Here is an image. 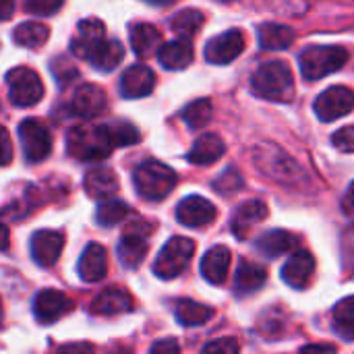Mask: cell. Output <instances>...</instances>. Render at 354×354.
I'll return each mask as SVG.
<instances>
[{
    "label": "cell",
    "instance_id": "cell-1",
    "mask_svg": "<svg viewBox=\"0 0 354 354\" xmlns=\"http://www.w3.org/2000/svg\"><path fill=\"white\" fill-rule=\"evenodd\" d=\"M68 153L81 162L106 160L116 147L108 124H81L73 127L66 137Z\"/></svg>",
    "mask_w": 354,
    "mask_h": 354
},
{
    "label": "cell",
    "instance_id": "cell-2",
    "mask_svg": "<svg viewBox=\"0 0 354 354\" xmlns=\"http://www.w3.org/2000/svg\"><path fill=\"white\" fill-rule=\"evenodd\" d=\"M251 87L263 100L292 102L295 97L292 71L284 60H272V62L261 64L251 77Z\"/></svg>",
    "mask_w": 354,
    "mask_h": 354
},
{
    "label": "cell",
    "instance_id": "cell-3",
    "mask_svg": "<svg viewBox=\"0 0 354 354\" xmlns=\"http://www.w3.org/2000/svg\"><path fill=\"white\" fill-rule=\"evenodd\" d=\"M176 180H178L176 172L158 160H147L141 166H137V170L133 172L135 189L147 201L166 199L174 191Z\"/></svg>",
    "mask_w": 354,
    "mask_h": 354
},
{
    "label": "cell",
    "instance_id": "cell-4",
    "mask_svg": "<svg viewBox=\"0 0 354 354\" xmlns=\"http://www.w3.org/2000/svg\"><path fill=\"white\" fill-rule=\"evenodd\" d=\"M351 54L342 46H309L301 54V73L307 81L324 79L340 71L348 62Z\"/></svg>",
    "mask_w": 354,
    "mask_h": 354
},
{
    "label": "cell",
    "instance_id": "cell-5",
    "mask_svg": "<svg viewBox=\"0 0 354 354\" xmlns=\"http://www.w3.org/2000/svg\"><path fill=\"white\" fill-rule=\"evenodd\" d=\"M195 253V243L187 236H174L170 239L164 249L160 251V255L156 257L153 263V274L162 280H172L176 276H180L187 266L191 263Z\"/></svg>",
    "mask_w": 354,
    "mask_h": 354
},
{
    "label": "cell",
    "instance_id": "cell-6",
    "mask_svg": "<svg viewBox=\"0 0 354 354\" xmlns=\"http://www.w3.org/2000/svg\"><path fill=\"white\" fill-rule=\"evenodd\" d=\"M8 97L19 108H29L44 97V85L35 71L27 66H15L6 73Z\"/></svg>",
    "mask_w": 354,
    "mask_h": 354
},
{
    "label": "cell",
    "instance_id": "cell-7",
    "mask_svg": "<svg viewBox=\"0 0 354 354\" xmlns=\"http://www.w3.org/2000/svg\"><path fill=\"white\" fill-rule=\"evenodd\" d=\"M153 226L143 222V220H135L124 228V234L118 243V259L124 268H139V263L145 259L147 251H149V234H151Z\"/></svg>",
    "mask_w": 354,
    "mask_h": 354
},
{
    "label": "cell",
    "instance_id": "cell-8",
    "mask_svg": "<svg viewBox=\"0 0 354 354\" xmlns=\"http://www.w3.org/2000/svg\"><path fill=\"white\" fill-rule=\"evenodd\" d=\"M19 139L23 145L25 160L31 164H37L46 160L52 151V135L46 129L44 122L35 118H27L19 124Z\"/></svg>",
    "mask_w": 354,
    "mask_h": 354
},
{
    "label": "cell",
    "instance_id": "cell-9",
    "mask_svg": "<svg viewBox=\"0 0 354 354\" xmlns=\"http://www.w3.org/2000/svg\"><path fill=\"white\" fill-rule=\"evenodd\" d=\"M313 110L322 122H334L354 110V91L346 85H332L315 100Z\"/></svg>",
    "mask_w": 354,
    "mask_h": 354
},
{
    "label": "cell",
    "instance_id": "cell-10",
    "mask_svg": "<svg viewBox=\"0 0 354 354\" xmlns=\"http://www.w3.org/2000/svg\"><path fill=\"white\" fill-rule=\"evenodd\" d=\"M245 44V33L241 29H228L205 44L203 56L212 64H228L243 54Z\"/></svg>",
    "mask_w": 354,
    "mask_h": 354
},
{
    "label": "cell",
    "instance_id": "cell-11",
    "mask_svg": "<svg viewBox=\"0 0 354 354\" xmlns=\"http://www.w3.org/2000/svg\"><path fill=\"white\" fill-rule=\"evenodd\" d=\"M73 309H75V301L68 295H64L62 290H54V288H46V290L37 292V297L33 301V315L44 326L62 319Z\"/></svg>",
    "mask_w": 354,
    "mask_h": 354
},
{
    "label": "cell",
    "instance_id": "cell-12",
    "mask_svg": "<svg viewBox=\"0 0 354 354\" xmlns=\"http://www.w3.org/2000/svg\"><path fill=\"white\" fill-rule=\"evenodd\" d=\"M106 41V27L100 19L89 17L83 19L77 25V33L71 39V50L77 58L83 60H91V56L102 48V44Z\"/></svg>",
    "mask_w": 354,
    "mask_h": 354
},
{
    "label": "cell",
    "instance_id": "cell-13",
    "mask_svg": "<svg viewBox=\"0 0 354 354\" xmlns=\"http://www.w3.org/2000/svg\"><path fill=\"white\" fill-rule=\"evenodd\" d=\"M216 216H218L216 205L199 195H189L176 205V220L187 228L209 226L216 220Z\"/></svg>",
    "mask_w": 354,
    "mask_h": 354
},
{
    "label": "cell",
    "instance_id": "cell-14",
    "mask_svg": "<svg viewBox=\"0 0 354 354\" xmlns=\"http://www.w3.org/2000/svg\"><path fill=\"white\" fill-rule=\"evenodd\" d=\"M64 247V236L56 230H37L31 239V257L39 268H52Z\"/></svg>",
    "mask_w": 354,
    "mask_h": 354
},
{
    "label": "cell",
    "instance_id": "cell-15",
    "mask_svg": "<svg viewBox=\"0 0 354 354\" xmlns=\"http://www.w3.org/2000/svg\"><path fill=\"white\" fill-rule=\"evenodd\" d=\"M315 274V257L307 249H299L282 268V280L297 290H303Z\"/></svg>",
    "mask_w": 354,
    "mask_h": 354
},
{
    "label": "cell",
    "instance_id": "cell-16",
    "mask_svg": "<svg viewBox=\"0 0 354 354\" xmlns=\"http://www.w3.org/2000/svg\"><path fill=\"white\" fill-rule=\"evenodd\" d=\"M106 106H108L106 91L97 85L83 83L73 95L71 112L81 118H93V116H100L106 110Z\"/></svg>",
    "mask_w": 354,
    "mask_h": 354
},
{
    "label": "cell",
    "instance_id": "cell-17",
    "mask_svg": "<svg viewBox=\"0 0 354 354\" xmlns=\"http://www.w3.org/2000/svg\"><path fill=\"white\" fill-rule=\"evenodd\" d=\"M133 307H135V301L129 290L120 286H110L91 301L89 311L93 315H118V313L133 311Z\"/></svg>",
    "mask_w": 354,
    "mask_h": 354
},
{
    "label": "cell",
    "instance_id": "cell-18",
    "mask_svg": "<svg viewBox=\"0 0 354 354\" xmlns=\"http://www.w3.org/2000/svg\"><path fill=\"white\" fill-rule=\"evenodd\" d=\"M268 216H270V209H268V205H266L261 199H249V201H245L243 205H239V209L232 214L230 228H232L234 236L243 241V239H247V234H249L259 222H263Z\"/></svg>",
    "mask_w": 354,
    "mask_h": 354
},
{
    "label": "cell",
    "instance_id": "cell-19",
    "mask_svg": "<svg viewBox=\"0 0 354 354\" xmlns=\"http://www.w3.org/2000/svg\"><path fill=\"white\" fill-rule=\"evenodd\" d=\"M153 85H156L153 71L145 64H133L124 71L120 79V93L127 100H137L149 95L153 91Z\"/></svg>",
    "mask_w": 354,
    "mask_h": 354
},
{
    "label": "cell",
    "instance_id": "cell-20",
    "mask_svg": "<svg viewBox=\"0 0 354 354\" xmlns=\"http://www.w3.org/2000/svg\"><path fill=\"white\" fill-rule=\"evenodd\" d=\"M230 263H232V253L228 247L224 245H216L212 247L203 259H201V276L214 284V286H220L226 282L228 278V270H230Z\"/></svg>",
    "mask_w": 354,
    "mask_h": 354
},
{
    "label": "cell",
    "instance_id": "cell-21",
    "mask_svg": "<svg viewBox=\"0 0 354 354\" xmlns=\"http://www.w3.org/2000/svg\"><path fill=\"white\" fill-rule=\"evenodd\" d=\"M299 245H301V239L288 230H268L255 241L257 251L270 259H276L284 253H297Z\"/></svg>",
    "mask_w": 354,
    "mask_h": 354
},
{
    "label": "cell",
    "instance_id": "cell-22",
    "mask_svg": "<svg viewBox=\"0 0 354 354\" xmlns=\"http://www.w3.org/2000/svg\"><path fill=\"white\" fill-rule=\"evenodd\" d=\"M108 274V253L102 245L89 243L79 259V276L83 282H102Z\"/></svg>",
    "mask_w": 354,
    "mask_h": 354
},
{
    "label": "cell",
    "instance_id": "cell-23",
    "mask_svg": "<svg viewBox=\"0 0 354 354\" xmlns=\"http://www.w3.org/2000/svg\"><path fill=\"white\" fill-rule=\"evenodd\" d=\"M118 176L114 174V170L110 168H91L85 174V191L91 199L97 201H110L116 193H118Z\"/></svg>",
    "mask_w": 354,
    "mask_h": 354
},
{
    "label": "cell",
    "instance_id": "cell-24",
    "mask_svg": "<svg viewBox=\"0 0 354 354\" xmlns=\"http://www.w3.org/2000/svg\"><path fill=\"white\" fill-rule=\"evenodd\" d=\"M266 282H268L266 268L259 266V263L243 259L239 270H236V276H234V292L239 297H247V295H253V292L261 290L266 286Z\"/></svg>",
    "mask_w": 354,
    "mask_h": 354
},
{
    "label": "cell",
    "instance_id": "cell-25",
    "mask_svg": "<svg viewBox=\"0 0 354 354\" xmlns=\"http://www.w3.org/2000/svg\"><path fill=\"white\" fill-rule=\"evenodd\" d=\"M226 151V145L224 141L214 135V133H203L191 147L187 160L195 166H209L214 162H218Z\"/></svg>",
    "mask_w": 354,
    "mask_h": 354
},
{
    "label": "cell",
    "instance_id": "cell-26",
    "mask_svg": "<svg viewBox=\"0 0 354 354\" xmlns=\"http://www.w3.org/2000/svg\"><path fill=\"white\" fill-rule=\"evenodd\" d=\"M286 162H290V158L286 153H282V151H280V160H276V145H268V149L259 147V151H257V164L268 176H274V178H280V180H292L297 174H301L299 164L282 166Z\"/></svg>",
    "mask_w": 354,
    "mask_h": 354
},
{
    "label": "cell",
    "instance_id": "cell-27",
    "mask_svg": "<svg viewBox=\"0 0 354 354\" xmlns=\"http://www.w3.org/2000/svg\"><path fill=\"white\" fill-rule=\"evenodd\" d=\"M158 60L168 71H183L193 62V46L187 39L166 41L158 50Z\"/></svg>",
    "mask_w": 354,
    "mask_h": 354
},
{
    "label": "cell",
    "instance_id": "cell-28",
    "mask_svg": "<svg viewBox=\"0 0 354 354\" xmlns=\"http://www.w3.org/2000/svg\"><path fill=\"white\" fill-rule=\"evenodd\" d=\"M131 48L139 58H149L162 48V33L149 23H137L131 27Z\"/></svg>",
    "mask_w": 354,
    "mask_h": 354
},
{
    "label": "cell",
    "instance_id": "cell-29",
    "mask_svg": "<svg viewBox=\"0 0 354 354\" xmlns=\"http://www.w3.org/2000/svg\"><path fill=\"white\" fill-rule=\"evenodd\" d=\"M214 309L207 307V305H201V303H195L191 299H183L176 303L174 307V315H176V322L185 328H197V326H203L207 324L212 317H214Z\"/></svg>",
    "mask_w": 354,
    "mask_h": 354
},
{
    "label": "cell",
    "instance_id": "cell-30",
    "mask_svg": "<svg viewBox=\"0 0 354 354\" xmlns=\"http://www.w3.org/2000/svg\"><path fill=\"white\" fill-rule=\"evenodd\" d=\"M295 44V31L280 23H263L259 27L261 50H286Z\"/></svg>",
    "mask_w": 354,
    "mask_h": 354
},
{
    "label": "cell",
    "instance_id": "cell-31",
    "mask_svg": "<svg viewBox=\"0 0 354 354\" xmlns=\"http://www.w3.org/2000/svg\"><path fill=\"white\" fill-rule=\"evenodd\" d=\"M50 37V29L48 25L39 23V21H25L19 27H15L12 31V39L15 44L23 46V48H41Z\"/></svg>",
    "mask_w": 354,
    "mask_h": 354
},
{
    "label": "cell",
    "instance_id": "cell-32",
    "mask_svg": "<svg viewBox=\"0 0 354 354\" xmlns=\"http://www.w3.org/2000/svg\"><path fill=\"white\" fill-rule=\"evenodd\" d=\"M205 23V15L197 8H185L180 12H176L170 21V27L174 33L180 35V39H187L189 37H195L199 33V29L203 27Z\"/></svg>",
    "mask_w": 354,
    "mask_h": 354
},
{
    "label": "cell",
    "instance_id": "cell-33",
    "mask_svg": "<svg viewBox=\"0 0 354 354\" xmlns=\"http://www.w3.org/2000/svg\"><path fill=\"white\" fill-rule=\"evenodd\" d=\"M122 58H124V48H122V44L118 41V39H106L104 44H102V48L91 56V64L95 66V68H100L102 73H110V71H114L120 62H122Z\"/></svg>",
    "mask_w": 354,
    "mask_h": 354
},
{
    "label": "cell",
    "instance_id": "cell-34",
    "mask_svg": "<svg viewBox=\"0 0 354 354\" xmlns=\"http://www.w3.org/2000/svg\"><path fill=\"white\" fill-rule=\"evenodd\" d=\"M332 324L336 334L344 340H354V297L342 299L332 311Z\"/></svg>",
    "mask_w": 354,
    "mask_h": 354
},
{
    "label": "cell",
    "instance_id": "cell-35",
    "mask_svg": "<svg viewBox=\"0 0 354 354\" xmlns=\"http://www.w3.org/2000/svg\"><path fill=\"white\" fill-rule=\"evenodd\" d=\"M131 214V207L118 199H110V201H104L97 205V212H95V220L100 226L104 228H112L116 224H120L127 216Z\"/></svg>",
    "mask_w": 354,
    "mask_h": 354
},
{
    "label": "cell",
    "instance_id": "cell-36",
    "mask_svg": "<svg viewBox=\"0 0 354 354\" xmlns=\"http://www.w3.org/2000/svg\"><path fill=\"white\" fill-rule=\"evenodd\" d=\"M212 114H214V106H212L209 100L203 97V100H195L189 106H185L183 112H180V118L191 129H203L212 120Z\"/></svg>",
    "mask_w": 354,
    "mask_h": 354
},
{
    "label": "cell",
    "instance_id": "cell-37",
    "mask_svg": "<svg viewBox=\"0 0 354 354\" xmlns=\"http://www.w3.org/2000/svg\"><path fill=\"white\" fill-rule=\"evenodd\" d=\"M50 68H52V75H54V79L58 81L60 87H66V85H71L75 79H79V68H77L66 56H56V58L50 62Z\"/></svg>",
    "mask_w": 354,
    "mask_h": 354
},
{
    "label": "cell",
    "instance_id": "cell-38",
    "mask_svg": "<svg viewBox=\"0 0 354 354\" xmlns=\"http://www.w3.org/2000/svg\"><path fill=\"white\" fill-rule=\"evenodd\" d=\"M108 129L112 133V139L116 143V147L120 145H133L141 139L139 131L135 124L127 122V120H114V122H108Z\"/></svg>",
    "mask_w": 354,
    "mask_h": 354
},
{
    "label": "cell",
    "instance_id": "cell-39",
    "mask_svg": "<svg viewBox=\"0 0 354 354\" xmlns=\"http://www.w3.org/2000/svg\"><path fill=\"white\" fill-rule=\"evenodd\" d=\"M214 189H216L218 193H224V195L236 193L239 189H243V176H241L234 168H230L226 174H222V176L216 180Z\"/></svg>",
    "mask_w": 354,
    "mask_h": 354
},
{
    "label": "cell",
    "instance_id": "cell-40",
    "mask_svg": "<svg viewBox=\"0 0 354 354\" xmlns=\"http://www.w3.org/2000/svg\"><path fill=\"white\" fill-rule=\"evenodd\" d=\"M201 354H241V344L236 338H218L205 344Z\"/></svg>",
    "mask_w": 354,
    "mask_h": 354
},
{
    "label": "cell",
    "instance_id": "cell-41",
    "mask_svg": "<svg viewBox=\"0 0 354 354\" xmlns=\"http://www.w3.org/2000/svg\"><path fill=\"white\" fill-rule=\"evenodd\" d=\"M332 145L344 153H354V124L338 129L332 135Z\"/></svg>",
    "mask_w": 354,
    "mask_h": 354
},
{
    "label": "cell",
    "instance_id": "cell-42",
    "mask_svg": "<svg viewBox=\"0 0 354 354\" xmlns=\"http://www.w3.org/2000/svg\"><path fill=\"white\" fill-rule=\"evenodd\" d=\"M60 8H62L60 0H29V2H25V10L31 15H37V17L52 15Z\"/></svg>",
    "mask_w": 354,
    "mask_h": 354
},
{
    "label": "cell",
    "instance_id": "cell-43",
    "mask_svg": "<svg viewBox=\"0 0 354 354\" xmlns=\"http://www.w3.org/2000/svg\"><path fill=\"white\" fill-rule=\"evenodd\" d=\"M12 162V141L4 127H0V166H8Z\"/></svg>",
    "mask_w": 354,
    "mask_h": 354
},
{
    "label": "cell",
    "instance_id": "cell-44",
    "mask_svg": "<svg viewBox=\"0 0 354 354\" xmlns=\"http://www.w3.org/2000/svg\"><path fill=\"white\" fill-rule=\"evenodd\" d=\"M149 354H180V346L174 338H164L151 346Z\"/></svg>",
    "mask_w": 354,
    "mask_h": 354
},
{
    "label": "cell",
    "instance_id": "cell-45",
    "mask_svg": "<svg viewBox=\"0 0 354 354\" xmlns=\"http://www.w3.org/2000/svg\"><path fill=\"white\" fill-rule=\"evenodd\" d=\"M58 354H93V348L87 342H73V344H64Z\"/></svg>",
    "mask_w": 354,
    "mask_h": 354
},
{
    "label": "cell",
    "instance_id": "cell-46",
    "mask_svg": "<svg viewBox=\"0 0 354 354\" xmlns=\"http://www.w3.org/2000/svg\"><path fill=\"white\" fill-rule=\"evenodd\" d=\"M299 354H338V351L332 344H309V346H303Z\"/></svg>",
    "mask_w": 354,
    "mask_h": 354
},
{
    "label": "cell",
    "instance_id": "cell-47",
    "mask_svg": "<svg viewBox=\"0 0 354 354\" xmlns=\"http://www.w3.org/2000/svg\"><path fill=\"white\" fill-rule=\"evenodd\" d=\"M342 209L346 216H354V183L348 187V191L342 199Z\"/></svg>",
    "mask_w": 354,
    "mask_h": 354
},
{
    "label": "cell",
    "instance_id": "cell-48",
    "mask_svg": "<svg viewBox=\"0 0 354 354\" xmlns=\"http://www.w3.org/2000/svg\"><path fill=\"white\" fill-rule=\"evenodd\" d=\"M12 12H15V2H10V0H0V21L10 19Z\"/></svg>",
    "mask_w": 354,
    "mask_h": 354
},
{
    "label": "cell",
    "instance_id": "cell-49",
    "mask_svg": "<svg viewBox=\"0 0 354 354\" xmlns=\"http://www.w3.org/2000/svg\"><path fill=\"white\" fill-rule=\"evenodd\" d=\"M10 245V234H8V228L4 224H0V251H6Z\"/></svg>",
    "mask_w": 354,
    "mask_h": 354
},
{
    "label": "cell",
    "instance_id": "cell-50",
    "mask_svg": "<svg viewBox=\"0 0 354 354\" xmlns=\"http://www.w3.org/2000/svg\"><path fill=\"white\" fill-rule=\"evenodd\" d=\"M108 354H133L129 348H116V351H112V353Z\"/></svg>",
    "mask_w": 354,
    "mask_h": 354
},
{
    "label": "cell",
    "instance_id": "cell-51",
    "mask_svg": "<svg viewBox=\"0 0 354 354\" xmlns=\"http://www.w3.org/2000/svg\"><path fill=\"white\" fill-rule=\"evenodd\" d=\"M0 326H2V303H0Z\"/></svg>",
    "mask_w": 354,
    "mask_h": 354
}]
</instances>
